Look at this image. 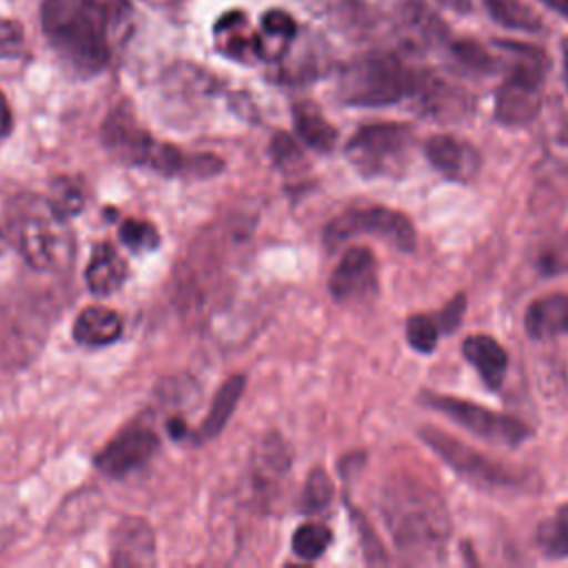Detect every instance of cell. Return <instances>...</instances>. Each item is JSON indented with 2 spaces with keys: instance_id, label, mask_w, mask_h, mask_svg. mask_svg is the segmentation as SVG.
Masks as SVG:
<instances>
[{
  "instance_id": "9a60e30c",
  "label": "cell",
  "mask_w": 568,
  "mask_h": 568,
  "mask_svg": "<svg viewBox=\"0 0 568 568\" xmlns=\"http://www.w3.org/2000/svg\"><path fill=\"white\" fill-rule=\"evenodd\" d=\"M111 564L122 568L155 564V537L144 519L124 517L115 526L111 537Z\"/></svg>"
},
{
  "instance_id": "ac0fdd59",
  "label": "cell",
  "mask_w": 568,
  "mask_h": 568,
  "mask_svg": "<svg viewBox=\"0 0 568 568\" xmlns=\"http://www.w3.org/2000/svg\"><path fill=\"white\" fill-rule=\"evenodd\" d=\"M215 44L217 49L235 60L253 62L257 60V38L242 11H229L215 22Z\"/></svg>"
},
{
  "instance_id": "30bf717a",
  "label": "cell",
  "mask_w": 568,
  "mask_h": 568,
  "mask_svg": "<svg viewBox=\"0 0 568 568\" xmlns=\"http://www.w3.org/2000/svg\"><path fill=\"white\" fill-rule=\"evenodd\" d=\"M419 402L426 408L446 415L450 422L459 424L468 433H473V435H477L481 439L495 442V444L519 446L526 437H530V428L524 422H519L517 417L504 415V413H495V410H490V408H486L481 404L468 402V399H459V397L424 390L419 395Z\"/></svg>"
},
{
  "instance_id": "4dcf8cb0",
  "label": "cell",
  "mask_w": 568,
  "mask_h": 568,
  "mask_svg": "<svg viewBox=\"0 0 568 568\" xmlns=\"http://www.w3.org/2000/svg\"><path fill=\"white\" fill-rule=\"evenodd\" d=\"M120 240L131 251H153L160 244V235L155 226L138 217H129L120 224Z\"/></svg>"
},
{
  "instance_id": "8d00e7d4",
  "label": "cell",
  "mask_w": 568,
  "mask_h": 568,
  "mask_svg": "<svg viewBox=\"0 0 568 568\" xmlns=\"http://www.w3.org/2000/svg\"><path fill=\"white\" fill-rule=\"evenodd\" d=\"M439 2H444L446 7H450L455 11H468L470 9V0H439Z\"/></svg>"
},
{
  "instance_id": "e575fe53",
  "label": "cell",
  "mask_w": 568,
  "mask_h": 568,
  "mask_svg": "<svg viewBox=\"0 0 568 568\" xmlns=\"http://www.w3.org/2000/svg\"><path fill=\"white\" fill-rule=\"evenodd\" d=\"M11 124H13L11 109H9V102H7L4 93L0 91V138H4L11 131Z\"/></svg>"
},
{
  "instance_id": "8fae6325",
  "label": "cell",
  "mask_w": 568,
  "mask_h": 568,
  "mask_svg": "<svg viewBox=\"0 0 568 568\" xmlns=\"http://www.w3.org/2000/svg\"><path fill=\"white\" fill-rule=\"evenodd\" d=\"M328 293L335 302H362L377 293V262L366 246L344 251L328 277Z\"/></svg>"
},
{
  "instance_id": "ba28073f",
  "label": "cell",
  "mask_w": 568,
  "mask_h": 568,
  "mask_svg": "<svg viewBox=\"0 0 568 568\" xmlns=\"http://www.w3.org/2000/svg\"><path fill=\"white\" fill-rule=\"evenodd\" d=\"M359 235L379 237L404 253H410L417 244L413 222L402 211L386 209V206L353 209V211L337 215L324 229V244L331 251H335L342 244H346L348 240L359 237Z\"/></svg>"
},
{
  "instance_id": "52a82bcc",
  "label": "cell",
  "mask_w": 568,
  "mask_h": 568,
  "mask_svg": "<svg viewBox=\"0 0 568 568\" xmlns=\"http://www.w3.org/2000/svg\"><path fill=\"white\" fill-rule=\"evenodd\" d=\"M517 55V64L504 78L495 95V118L501 124L519 126L530 122L541 106V87L548 60L544 51L524 42H499Z\"/></svg>"
},
{
  "instance_id": "277c9868",
  "label": "cell",
  "mask_w": 568,
  "mask_h": 568,
  "mask_svg": "<svg viewBox=\"0 0 568 568\" xmlns=\"http://www.w3.org/2000/svg\"><path fill=\"white\" fill-rule=\"evenodd\" d=\"M102 142L109 153L126 164L146 166L162 175H213L224 162L215 155L182 153L146 133L126 109H113L102 124Z\"/></svg>"
},
{
  "instance_id": "5bb4252c",
  "label": "cell",
  "mask_w": 568,
  "mask_h": 568,
  "mask_svg": "<svg viewBox=\"0 0 568 568\" xmlns=\"http://www.w3.org/2000/svg\"><path fill=\"white\" fill-rule=\"evenodd\" d=\"M426 158L444 178L455 182H470L481 164L479 151L457 135L439 133L426 142Z\"/></svg>"
},
{
  "instance_id": "7402d4cb",
  "label": "cell",
  "mask_w": 568,
  "mask_h": 568,
  "mask_svg": "<svg viewBox=\"0 0 568 568\" xmlns=\"http://www.w3.org/2000/svg\"><path fill=\"white\" fill-rule=\"evenodd\" d=\"M244 386H246V377L244 375H231L215 393L213 402H211V408L206 413V417L202 419L200 424V430H197V437L200 439H213L224 426L226 422L231 419L242 393H244Z\"/></svg>"
},
{
  "instance_id": "6da1fadb",
  "label": "cell",
  "mask_w": 568,
  "mask_h": 568,
  "mask_svg": "<svg viewBox=\"0 0 568 568\" xmlns=\"http://www.w3.org/2000/svg\"><path fill=\"white\" fill-rule=\"evenodd\" d=\"M42 31L80 73L102 71L133 29L129 0H42Z\"/></svg>"
},
{
  "instance_id": "3957f363",
  "label": "cell",
  "mask_w": 568,
  "mask_h": 568,
  "mask_svg": "<svg viewBox=\"0 0 568 568\" xmlns=\"http://www.w3.org/2000/svg\"><path fill=\"white\" fill-rule=\"evenodd\" d=\"M7 226L24 262L42 273L67 271L73 260V233L67 217L55 213L49 200L24 193L9 202Z\"/></svg>"
},
{
  "instance_id": "74e56055",
  "label": "cell",
  "mask_w": 568,
  "mask_h": 568,
  "mask_svg": "<svg viewBox=\"0 0 568 568\" xmlns=\"http://www.w3.org/2000/svg\"><path fill=\"white\" fill-rule=\"evenodd\" d=\"M564 80H566V89H568V53L564 58Z\"/></svg>"
},
{
  "instance_id": "7c38bea8",
  "label": "cell",
  "mask_w": 568,
  "mask_h": 568,
  "mask_svg": "<svg viewBox=\"0 0 568 568\" xmlns=\"http://www.w3.org/2000/svg\"><path fill=\"white\" fill-rule=\"evenodd\" d=\"M158 448V437L146 426H129L118 433L98 455L95 468L109 477H124L140 468Z\"/></svg>"
},
{
  "instance_id": "484cf974",
  "label": "cell",
  "mask_w": 568,
  "mask_h": 568,
  "mask_svg": "<svg viewBox=\"0 0 568 568\" xmlns=\"http://www.w3.org/2000/svg\"><path fill=\"white\" fill-rule=\"evenodd\" d=\"M331 541H333V535H331V530H328L324 524L308 521V524H302V526L293 532L291 546H293V552H295L300 559L313 561V559H320V557L326 552V548L331 546Z\"/></svg>"
},
{
  "instance_id": "2e32d148",
  "label": "cell",
  "mask_w": 568,
  "mask_h": 568,
  "mask_svg": "<svg viewBox=\"0 0 568 568\" xmlns=\"http://www.w3.org/2000/svg\"><path fill=\"white\" fill-rule=\"evenodd\" d=\"M524 328L530 339H552L568 335V293H548L528 304Z\"/></svg>"
},
{
  "instance_id": "f546056e",
  "label": "cell",
  "mask_w": 568,
  "mask_h": 568,
  "mask_svg": "<svg viewBox=\"0 0 568 568\" xmlns=\"http://www.w3.org/2000/svg\"><path fill=\"white\" fill-rule=\"evenodd\" d=\"M333 499V481L324 468H313L304 484L302 508L306 513H322Z\"/></svg>"
},
{
  "instance_id": "44dd1931",
  "label": "cell",
  "mask_w": 568,
  "mask_h": 568,
  "mask_svg": "<svg viewBox=\"0 0 568 568\" xmlns=\"http://www.w3.org/2000/svg\"><path fill=\"white\" fill-rule=\"evenodd\" d=\"M255 38L257 60H277L295 38V20L282 9H271L262 16L260 27L255 29Z\"/></svg>"
},
{
  "instance_id": "4fadbf2b",
  "label": "cell",
  "mask_w": 568,
  "mask_h": 568,
  "mask_svg": "<svg viewBox=\"0 0 568 568\" xmlns=\"http://www.w3.org/2000/svg\"><path fill=\"white\" fill-rule=\"evenodd\" d=\"M47 322L49 317L31 311V306L9 308L7 317L0 320V359L24 364L27 357H33L47 335Z\"/></svg>"
},
{
  "instance_id": "8992f818",
  "label": "cell",
  "mask_w": 568,
  "mask_h": 568,
  "mask_svg": "<svg viewBox=\"0 0 568 568\" xmlns=\"http://www.w3.org/2000/svg\"><path fill=\"white\" fill-rule=\"evenodd\" d=\"M415 142V133L402 122H373L359 126L346 142V158L364 178L399 175Z\"/></svg>"
},
{
  "instance_id": "e0dca14e",
  "label": "cell",
  "mask_w": 568,
  "mask_h": 568,
  "mask_svg": "<svg viewBox=\"0 0 568 568\" xmlns=\"http://www.w3.org/2000/svg\"><path fill=\"white\" fill-rule=\"evenodd\" d=\"M462 351L468 364L477 371V375L490 390H497L504 384L508 371V353L495 337L486 333L468 335L462 344Z\"/></svg>"
},
{
  "instance_id": "5b68a950",
  "label": "cell",
  "mask_w": 568,
  "mask_h": 568,
  "mask_svg": "<svg viewBox=\"0 0 568 568\" xmlns=\"http://www.w3.org/2000/svg\"><path fill=\"white\" fill-rule=\"evenodd\" d=\"M422 91V80L399 58L377 53L353 62L339 80V98L351 106H386Z\"/></svg>"
},
{
  "instance_id": "603a6c76",
  "label": "cell",
  "mask_w": 568,
  "mask_h": 568,
  "mask_svg": "<svg viewBox=\"0 0 568 568\" xmlns=\"http://www.w3.org/2000/svg\"><path fill=\"white\" fill-rule=\"evenodd\" d=\"M293 122L297 135L315 151H331L337 140L335 126L322 115V111L313 102H297L293 106Z\"/></svg>"
},
{
  "instance_id": "83f0119b",
  "label": "cell",
  "mask_w": 568,
  "mask_h": 568,
  "mask_svg": "<svg viewBox=\"0 0 568 568\" xmlns=\"http://www.w3.org/2000/svg\"><path fill=\"white\" fill-rule=\"evenodd\" d=\"M439 324L435 315H426V313H417L410 315L406 320V342L410 344V348H415L417 353H433L439 339Z\"/></svg>"
},
{
  "instance_id": "f35d334b",
  "label": "cell",
  "mask_w": 568,
  "mask_h": 568,
  "mask_svg": "<svg viewBox=\"0 0 568 568\" xmlns=\"http://www.w3.org/2000/svg\"><path fill=\"white\" fill-rule=\"evenodd\" d=\"M4 246H7V237L0 233V253L4 251Z\"/></svg>"
},
{
  "instance_id": "d590c367",
  "label": "cell",
  "mask_w": 568,
  "mask_h": 568,
  "mask_svg": "<svg viewBox=\"0 0 568 568\" xmlns=\"http://www.w3.org/2000/svg\"><path fill=\"white\" fill-rule=\"evenodd\" d=\"M546 7H550L552 11H557L559 16L568 18V0H541Z\"/></svg>"
},
{
  "instance_id": "d6986e66",
  "label": "cell",
  "mask_w": 568,
  "mask_h": 568,
  "mask_svg": "<svg viewBox=\"0 0 568 568\" xmlns=\"http://www.w3.org/2000/svg\"><path fill=\"white\" fill-rule=\"evenodd\" d=\"M126 262L111 244H98L87 262L84 280L93 295H111L126 280Z\"/></svg>"
},
{
  "instance_id": "836d02e7",
  "label": "cell",
  "mask_w": 568,
  "mask_h": 568,
  "mask_svg": "<svg viewBox=\"0 0 568 568\" xmlns=\"http://www.w3.org/2000/svg\"><path fill=\"white\" fill-rule=\"evenodd\" d=\"M464 311H466V295L459 293V295H455L450 302H446L444 308L435 315L439 328H442L444 333H453V331L462 324Z\"/></svg>"
},
{
  "instance_id": "d4e9b609",
  "label": "cell",
  "mask_w": 568,
  "mask_h": 568,
  "mask_svg": "<svg viewBox=\"0 0 568 568\" xmlns=\"http://www.w3.org/2000/svg\"><path fill=\"white\" fill-rule=\"evenodd\" d=\"M486 9L499 24L521 31H539V16L521 0H486Z\"/></svg>"
},
{
  "instance_id": "7a4b0ae2",
  "label": "cell",
  "mask_w": 568,
  "mask_h": 568,
  "mask_svg": "<svg viewBox=\"0 0 568 568\" xmlns=\"http://www.w3.org/2000/svg\"><path fill=\"white\" fill-rule=\"evenodd\" d=\"M384 521L395 546L413 561H439L450 535V519L442 495L415 479L397 477L386 484Z\"/></svg>"
},
{
  "instance_id": "1f68e13d",
  "label": "cell",
  "mask_w": 568,
  "mask_h": 568,
  "mask_svg": "<svg viewBox=\"0 0 568 568\" xmlns=\"http://www.w3.org/2000/svg\"><path fill=\"white\" fill-rule=\"evenodd\" d=\"M453 53L470 69L475 71H488L493 69V58L486 53L484 47H479L473 40H459L453 44Z\"/></svg>"
},
{
  "instance_id": "4316f807",
  "label": "cell",
  "mask_w": 568,
  "mask_h": 568,
  "mask_svg": "<svg viewBox=\"0 0 568 568\" xmlns=\"http://www.w3.org/2000/svg\"><path fill=\"white\" fill-rule=\"evenodd\" d=\"M49 204L62 217H73L84 209V189L82 182L75 178H58L49 191Z\"/></svg>"
},
{
  "instance_id": "cb8c5ba5",
  "label": "cell",
  "mask_w": 568,
  "mask_h": 568,
  "mask_svg": "<svg viewBox=\"0 0 568 568\" xmlns=\"http://www.w3.org/2000/svg\"><path fill=\"white\" fill-rule=\"evenodd\" d=\"M537 546L550 559H568V504L537 526Z\"/></svg>"
},
{
  "instance_id": "f1b7e54d",
  "label": "cell",
  "mask_w": 568,
  "mask_h": 568,
  "mask_svg": "<svg viewBox=\"0 0 568 568\" xmlns=\"http://www.w3.org/2000/svg\"><path fill=\"white\" fill-rule=\"evenodd\" d=\"M537 271L546 277L568 275V231L552 237L535 260Z\"/></svg>"
},
{
  "instance_id": "ffe728a7",
  "label": "cell",
  "mask_w": 568,
  "mask_h": 568,
  "mask_svg": "<svg viewBox=\"0 0 568 568\" xmlns=\"http://www.w3.org/2000/svg\"><path fill=\"white\" fill-rule=\"evenodd\" d=\"M122 335V317L106 306H87L73 322V337L84 346H106Z\"/></svg>"
},
{
  "instance_id": "9c48e42d",
  "label": "cell",
  "mask_w": 568,
  "mask_h": 568,
  "mask_svg": "<svg viewBox=\"0 0 568 568\" xmlns=\"http://www.w3.org/2000/svg\"><path fill=\"white\" fill-rule=\"evenodd\" d=\"M419 437L457 475L481 488H517L528 479L521 470L490 459L488 455L462 444L444 430L426 426L419 430Z\"/></svg>"
},
{
  "instance_id": "d6a6232c",
  "label": "cell",
  "mask_w": 568,
  "mask_h": 568,
  "mask_svg": "<svg viewBox=\"0 0 568 568\" xmlns=\"http://www.w3.org/2000/svg\"><path fill=\"white\" fill-rule=\"evenodd\" d=\"M24 49L22 27L13 20H0V58L20 55Z\"/></svg>"
}]
</instances>
